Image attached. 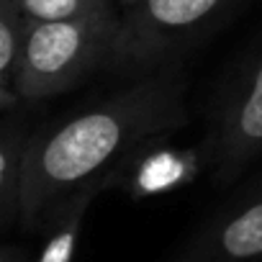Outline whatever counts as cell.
<instances>
[{
    "instance_id": "7a4b0ae2",
    "label": "cell",
    "mask_w": 262,
    "mask_h": 262,
    "mask_svg": "<svg viewBox=\"0 0 262 262\" xmlns=\"http://www.w3.org/2000/svg\"><path fill=\"white\" fill-rule=\"evenodd\" d=\"M247 0H118L111 70L157 72L224 26Z\"/></svg>"
},
{
    "instance_id": "5b68a950",
    "label": "cell",
    "mask_w": 262,
    "mask_h": 262,
    "mask_svg": "<svg viewBox=\"0 0 262 262\" xmlns=\"http://www.w3.org/2000/svg\"><path fill=\"white\" fill-rule=\"evenodd\" d=\"M262 259V175L224 203L185 244L178 262Z\"/></svg>"
},
{
    "instance_id": "6da1fadb",
    "label": "cell",
    "mask_w": 262,
    "mask_h": 262,
    "mask_svg": "<svg viewBox=\"0 0 262 262\" xmlns=\"http://www.w3.org/2000/svg\"><path fill=\"white\" fill-rule=\"evenodd\" d=\"M180 62L142 75L123 90L31 131L21 190V224L34 229L64 195L103 183L134 149L172 137L188 121ZM108 188V185H105Z\"/></svg>"
},
{
    "instance_id": "9c48e42d",
    "label": "cell",
    "mask_w": 262,
    "mask_h": 262,
    "mask_svg": "<svg viewBox=\"0 0 262 262\" xmlns=\"http://www.w3.org/2000/svg\"><path fill=\"white\" fill-rule=\"evenodd\" d=\"M31 16L18 6V0H0V111L13 113L21 103L16 82L31 29Z\"/></svg>"
},
{
    "instance_id": "8992f818",
    "label": "cell",
    "mask_w": 262,
    "mask_h": 262,
    "mask_svg": "<svg viewBox=\"0 0 262 262\" xmlns=\"http://www.w3.org/2000/svg\"><path fill=\"white\" fill-rule=\"evenodd\" d=\"M167 139L170 137L155 139L134 149L105 175V185L121 188L131 198L142 201L190 185L206 165H213L208 142H201V147L178 149L167 144Z\"/></svg>"
},
{
    "instance_id": "30bf717a",
    "label": "cell",
    "mask_w": 262,
    "mask_h": 262,
    "mask_svg": "<svg viewBox=\"0 0 262 262\" xmlns=\"http://www.w3.org/2000/svg\"><path fill=\"white\" fill-rule=\"evenodd\" d=\"M18 6L34 21H70L108 8L111 0H18Z\"/></svg>"
},
{
    "instance_id": "52a82bcc",
    "label": "cell",
    "mask_w": 262,
    "mask_h": 262,
    "mask_svg": "<svg viewBox=\"0 0 262 262\" xmlns=\"http://www.w3.org/2000/svg\"><path fill=\"white\" fill-rule=\"evenodd\" d=\"M100 190H105L103 183L85 185V188L64 195L59 203H54L49 208V213L41 221L47 226V239H44V247H41L36 262H72L88 206L93 203V198Z\"/></svg>"
},
{
    "instance_id": "3957f363",
    "label": "cell",
    "mask_w": 262,
    "mask_h": 262,
    "mask_svg": "<svg viewBox=\"0 0 262 262\" xmlns=\"http://www.w3.org/2000/svg\"><path fill=\"white\" fill-rule=\"evenodd\" d=\"M113 41L111 6L70 21H31L16 82L18 98L44 100L72 90L90 72L111 67Z\"/></svg>"
},
{
    "instance_id": "277c9868",
    "label": "cell",
    "mask_w": 262,
    "mask_h": 262,
    "mask_svg": "<svg viewBox=\"0 0 262 262\" xmlns=\"http://www.w3.org/2000/svg\"><path fill=\"white\" fill-rule=\"evenodd\" d=\"M206 142L221 185H231L262 155V44L236 67V75L216 98Z\"/></svg>"
},
{
    "instance_id": "ba28073f",
    "label": "cell",
    "mask_w": 262,
    "mask_h": 262,
    "mask_svg": "<svg viewBox=\"0 0 262 262\" xmlns=\"http://www.w3.org/2000/svg\"><path fill=\"white\" fill-rule=\"evenodd\" d=\"M31 134L24 121H16L13 113L6 116L0 134V224L3 229L13 226L21 219V190L26 175V152Z\"/></svg>"
},
{
    "instance_id": "8fae6325",
    "label": "cell",
    "mask_w": 262,
    "mask_h": 262,
    "mask_svg": "<svg viewBox=\"0 0 262 262\" xmlns=\"http://www.w3.org/2000/svg\"><path fill=\"white\" fill-rule=\"evenodd\" d=\"M0 262H29V257L18 247H3V252H0Z\"/></svg>"
}]
</instances>
